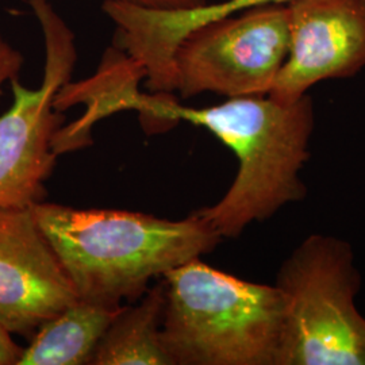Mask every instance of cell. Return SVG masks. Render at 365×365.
<instances>
[{"label":"cell","instance_id":"obj_1","mask_svg":"<svg viewBox=\"0 0 365 365\" xmlns=\"http://www.w3.org/2000/svg\"><path fill=\"white\" fill-rule=\"evenodd\" d=\"M110 113L135 110L145 123L190 122L212 133L238 160L235 182L215 205L194 211L222 238H235L250 223L272 218L306 197L300 172L310 158L315 126L309 93L294 102L269 95L227 98L221 105L187 107L170 93L145 95L126 83L108 99Z\"/></svg>","mask_w":365,"mask_h":365},{"label":"cell","instance_id":"obj_2","mask_svg":"<svg viewBox=\"0 0 365 365\" xmlns=\"http://www.w3.org/2000/svg\"><path fill=\"white\" fill-rule=\"evenodd\" d=\"M31 209L78 299L111 307L137 299L150 280L200 259L222 240L195 212L170 221L133 211L75 209L43 200Z\"/></svg>","mask_w":365,"mask_h":365},{"label":"cell","instance_id":"obj_3","mask_svg":"<svg viewBox=\"0 0 365 365\" xmlns=\"http://www.w3.org/2000/svg\"><path fill=\"white\" fill-rule=\"evenodd\" d=\"M163 341L173 365H280L287 307L276 286L200 259L164 274Z\"/></svg>","mask_w":365,"mask_h":365},{"label":"cell","instance_id":"obj_4","mask_svg":"<svg viewBox=\"0 0 365 365\" xmlns=\"http://www.w3.org/2000/svg\"><path fill=\"white\" fill-rule=\"evenodd\" d=\"M274 286L287 307L280 365H365V317L356 304L361 274L348 241L309 235L283 261Z\"/></svg>","mask_w":365,"mask_h":365},{"label":"cell","instance_id":"obj_5","mask_svg":"<svg viewBox=\"0 0 365 365\" xmlns=\"http://www.w3.org/2000/svg\"><path fill=\"white\" fill-rule=\"evenodd\" d=\"M45 42L43 78L38 88L10 81L13 103L0 115V209L31 207L43 200L45 182L57 155L53 141L63 122L56 98L78 60L75 34L51 0H26Z\"/></svg>","mask_w":365,"mask_h":365},{"label":"cell","instance_id":"obj_6","mask_svg":"<svg viewBox=\"0 0 365 365\" xmlns=\"http://www.w3.org/2000/svg\"><path fill=\"white\" fill-rule=\"evenodd\" d=\"M287 4H268L192 30L173 54L175 91L268 95L287 58Z\"/></svg>","mask_w":365,"mask_h":365},{"label":"cell","instance_id":"obj_7","mask_svg":"<svg viewBox=\"0 0 365 365\" xmlns=\"http://www.w3.org/2000/svg\"><path fill=\"white\" fill-rule=\"evenodd\" d=\"M288 48L269 96L294 102L327 80L356 76L365 66L363 0H289Z\"/></svg>","mask_w":365,"mask_h":365},{"label":"cell","instance_id":"obj_8","mask_svg":"<svg viewBox=\"0 0 365 365\" xmlns=\"http://www.w3.org/2000/svg\"><path fill=\"white\" fill-rule=\"evenodd\" d=\"M31 207L0 209V327L25 337L78 299Z\"/></svg>","mask_w":365,"mask_h":365},{"label":"cell","instance_id":"obj_9","mask_svg":"<svg viewBox=\"0 0 365 365\" xmlns=\"http://www.w3.org/2000/svg\"><path fill=\"white\" fill-rule=\"evenodd\" d=\"M289 0H223L188 10H152L103 1L102 10L117 26L118 48L128 56L153 93L175 91L173 54L192 30L212 21Z\"/></svg>","mask_w":365,"mask_h":365},{"label":"cell","instance_id":"obj_10","mask_svg":"<svg viewBox=\"0 0 365 365\" xmlns=\"http://www.w3.org/2000/svg\"><path fill=\"white\" fill-rule=\"evenodd\" d=\"M120 307L78 299L38 327L18 365L91 364L93 353Z\"/></svg>","mask_w":365,"mask_h":365},{"label":"cell","instance_id":"obj_11","mask_svg":"<svg viewBox=\"0 0 365 365\" xmlns=\"http://www.w3.org/2000/svg\"><path fill=\"white\" fill-rule=\"evenodd\" d=\"M165 282L143 300L118 312L92 357V365H173L163 341Z\"/></svg>","mask_w":365,"mask_h":365},{"label":"cell","instance_id":"obj_12","mask_svg":"<svg viewBox=\"0 0 365 365\" xmlns=\"http://www.w3.org/2000/svg\"><path fill=\"white\" fill-rule=\"evenodd\" d=\"M24 66V56L13 45L0 36V93L6 83L18 78Z\"/></svg>","mask_w":365,"mask_h":365},{"label":"cell","instance_id":"obj_13","mask_svg":"<svg viewBox=\"0 0 365 365\" xmlns=\"http://www.w3.org/2000/svg\"><path fill=\"white\" fill-rule=\"evenodd\" d=\"M103 1H115L125 3L143 9L152 10H188L195 9L209 3L207 0H103Z\"/></svg>","mask_w":365,"mask_h":365},{"label":"cell","instance_id":"obj_14","mask_svg":"<svg viewBox=\"0 0 365 365\" xmlns=\"http://www.w3.org/2000/svg\"><path fill=\"white\" fill-rule=\"evenodd\" d=\"M24 348L13 339V334L0 327V365H18Z\"/></svg>","mask_w":365,"mask_h":365},{"label":"cell","instance_id":"obj_15","mask_svg":"<svg viewBox=\"0 0 365 365\" xmlns=\"http://www.w3.org/2000/svg\"><path fill=\"white\" fill-rule=\"evenodd\" d=\"M363 1H364V3H365V0H363Z\"/></svg>","mask_w":365,"mask_h":365}]
</instances>
